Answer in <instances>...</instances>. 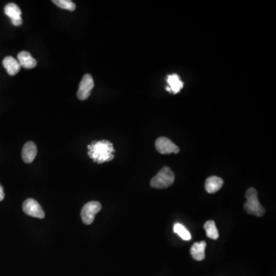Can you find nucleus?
<instances>
[{
    "label": "nucleus",
    "instance_id": "nucleus-12",
    "mask_svg": "<svg viewBox=\"0 0 276 276\" xmlns=\"http://www.w3.org/2000/svg\"><path fill=\"white\" fill-rule=\"evenodd\" d=\"M2 65L8 74L11 76L16 75V74L20 73V69H21V66L18 62V60L12 56L5 57L2 61Z\"/></svg>",
    "mask_w": 276,
    "mask_h": 276
},
{
    "label": "nucleus",
    "instance_id": "nucleus-16",
    "mask_svg": "<svg viewBox=\"0 0 276 276\" xmlns=\"http://www.w3.org/2000/svg\"><path fill=\"white\" fill-rule=\"evenodd\" d=\"M174 232L177 234L178 236L183 240L188 241V240L191 239V235H190V232L182 224H175V226H174Z\"/></svg>",
    "mask_w": 276,
    "mask_h": 276
},
{
    "label": "nucleus",
    "instance_id": "nucleus-18",
    "mask_svg": "<svg viewBox=\"0 0 276 276\" xmlns=\"http://www.w3.org/2000/svg\"><path fill=\"white\" fill-rule=\"evenodd\" d=\"M4 197H5V194H4L3 187L2 185L0 184V201H3Z\"/></svg>",
    "mask_w": 276,
    "mask_h": 276
},
{
    "label": "nucleus",
    "instance_id": "nucleus-14",
    "mask_svg": "<svg viewBox=\"0 0 276 276\" xmlns=\"http://www.w3.org/2000/svg\"><path fill=\"white\" fill-rule=\"evenodd\" d=\"M206 243L201 241L195 243L190 249V254L195 260L202 261L205 259V250H206Z\"/></svg>",
    "mask_w": 276,
    "mask_h": 276
},
{
    "label": "nucleus",
    "instance_id": "nucleus-10",
    "mask_svg": "<svg viewBox=\"0 0 276 276\" xmlns=\"http://www.w3.org/2000/svg\"><path fill=\"white\" fill-rule=\"evenodd\" d=\"M167 87L166 89L173 94H177L183 88V82L176 74L170 75L167 78Z\"/></svg>",
    "mask_w": 276,
    "mask_h": 276
},
{
    "label": "nucleus",
    "instance_id": "nucleus-8",
    "mask_svg": "<svg viewBox=\"0 0 276 276\" xmlns=\"http://www.w3.org/2000/svg\"><path fill=\"white\" fill-rule=\"evenodd\" d=\"M5 14L10 18L13 25L15 26H20L23 24L22 19V11L20 8L15 3H9L5 5Z\"/></svg>",
    "mask_w": 276,
    "mask_h": 276
},
{
    "label": "nucleus",
    "instance_id": "nucleus-2",
    "mask_svg": "<svg viewBox=\"0 0 276 276\" xmlns=\"http://www.w3.org/2000/svg\"><path fill=\"white\" fill-rule=\"evenodd\" d=\"M247 202H245L244 209L247 213L256 217H262L265 214V209L258 199V193L253 187H250L246 193Z\"/></svg>",
    "mask_w": 276,
    "mask_h": 276
},
{
    "label": "nucleus",
    "instance_id": "nucleus-7",
    "mask_svg": "<svg viewBox=\"0 0 276 276\" xmlns=\"http://www.w3.org/2000/svg\"><path fill=\"white\" fill-rule=\"evenodd\" d=\"M155 146L157 151L162 154L178 153L179 152V148L167 137H159L155 143Z\"/></svg>",
    "mask_w": 276,
    "mask_h": 276
},
{
    "label": "nucleus",
    "instance_id": "nucleus-11",
    "mask_svg": "<svg viewBox=\"0 0 276 276\" xmlns=\"http://www.w3.org/2000/svg\"><path fill=\"white\" fill-rule=\"evenodd\" d=\"M224 183V179L219 176H209L205 182V188L209 194H215L222 188Z\"/></svg>",
    "mask_w": 276,
    "mask_h": 276
},
{
    "label": "nucleus",
    "instance_id": "nucleus-1",
    "mask_svg": "<svg viewBox=\"0 0 276 276\" xmlns=\"http://www.w3.org/2000/svg\"><path fill=\"white\" fill-rule=\"evenodd\" d=\"M88 149L90 158L98 164L109 162L115 158V148L112 143L107 140L93 141L88 145Z\"/></svg>",
    "mask_w": 276,
    "mask_h": 276
},
{
    "label": "nucleus",
    "instance_id": "nucleus-5",
    "mask_svg": "<svg viewBox=\"0 0 276 276\" xmlns=\"http://www.w3.org/2000/svg\"><path fill=\"white\" fill-rule=\"evenodd\" d=\"M94 87H95V83L92 75L89 74L85 75L80 82L79 88L77 91V95L78 99L85 100L88 99Z\"/></svg>",
    "mask_w": 276,
    "mask_h": 276
},
{
    "label": "nucleus",
    "instance_id": "nucleus-3",
    "mask_svg": "<svg viewBox=\"0 0 276 276\" xmlns=\"http://www.w3.org/2000/svg\"><path fill=\"white\" fill-rule=\"evenodd\" d=\"M175 174L168 167H164L151 180V186L156 189H166L175 182Z\"/></svg>",
    "mask_w": 276,
    "mask_h": 276
},
{
    "label": "nucleus",
    "instance_id": "nucleus-6",
    "mask_svg": "<svg viewBox=\"0 0 276 276\" xmlns=\"http://www.w3.org/2000/svg\"><path fill=\"white\" fill-rule=\"evenodd\" d=\"M23 209L25 214L35 218L43 219L45 213L40 204L33 199H27L23 202Z\"/></svg>",
    "mask_w": 276,
    "mask_h": 276
},
{
    "label": "nucleus",
    "instance_id": "nucleus-4",
    "mask_svg": "<svg viewBox=\"0 0 276 276\" xmlns=\"http://www.w3.org/2000/svg\"><path fill=\"white\" fill-rule=\"evenodd\" d=\"M101 204L97 201L88 202L83 206L81 216L82 221L85 225H91L95 220V215L100 211Z\"/></svg>",
    "mask_w": 276,
    "mask_h": 276
},
{
    "label": "nucleus",
    "instance_id": "nucleus-9",
    "mask_svg": "<svg viewBox=\"0 0 276 276\" xmlns=\"http://www.w3.org/2000/svg\"><path fill=\"white\" fill-rule=\"evenodd\" d=\"M36 155H37V147L35 143L32 141L27 142L23 147V152H22L23 161L26 164H30L35 160Z\"/></svg>",
    "mask_w": 276,
    "mask_h": 276
},
{
    "label": "nucleus",
    "instance_id": "nucleus-17",
    "mask_svg": "<svg viewBox=\"0 0 276 276\" xmlns=\"http://www.w3.org/2000/svg\"><path fill=\"white\" fill-rule=\"evenodd\" d=\"M53 3H55L57 6L65 10L75 11L76 9V5L71 0H53Z\"/></svg>",
    "mask_w": 276,
    "mask_h": 276
},
{
    "label": "nucleus",
    "instance_id": "nucleus-13",
    "mask_svg": "<svg viewBox=\"0 0 276 276\" xmlns=\"http://www.w3.org/2000/svg\"><path fill=\"white\" fill-rule=\"evenodd\" d=\"M18 62L20 66L27 69H33L37 65L36 60L26 51H23L18 55Z\"/></svg>",
    "mask_w": 276,
    "mask_h": 276
},
{
    "label": "nucleus",
    "instance_id": "nucleus-15",
    "mask_svg": "<svg viewBox=\"0 0 276 276\" xmlns=\"http://www.w3.org/2000/svg\"><path fill=\"white\" fill-rule=\"evenodd\" d=\"M204 229L206 230V236L209 239H217L220 236L217 226L213 220H209L204 224Z\"/></svg>",
    "mask_w": 276,
    "mask_h": 276
}]
</instances>
